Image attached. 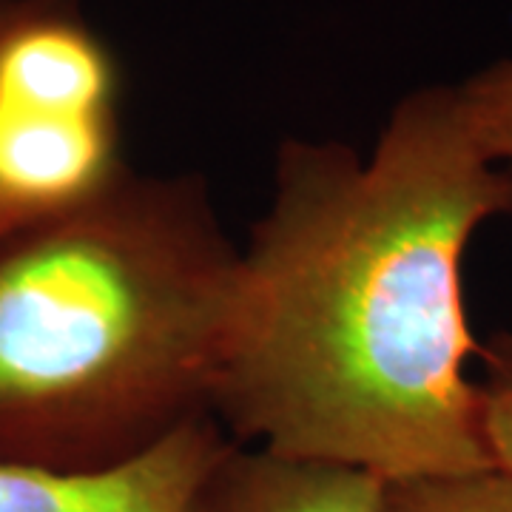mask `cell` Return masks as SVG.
Segmentation results:
<instances>
[{
  "label": "cell",
  "instance_id": "6da1fadb",
  "mask_svg": "<svg viewBox=\"0 0 512 512\" xmlns=\"http://www.w3.org/2000/svg\"><path fill=\"white\" fill-rule=\"evenodd\" d=\"M512 177L453 86L402 97L370 157L285 140L239 251L211 413L237 444L396 478L495 467L461 259Z\"/></svg>",
  "mask_w": 512,
  "mask_h": 512
},
{
  "label": "cell",
  "instance_id": "7a4b0ae2",
  "mask_svg": "<svg viewBox=\"0 0 512 512\" xmlns=\"http://www.w3.org/2000/svg\"><path fill=\"white\" fill-rule=\"evenodd\" d=\"M0 254L3 461L100 470L200 416L239 251L194 177L120 165Z\"/></svg>",
  "mask_w": 512,
  "mask_h": 512
},
{
  "label": "cell",
  "instance_id": "3957f363",
  "mask_svg": "<svg viewBox=\"0 0 512 512\" xmlns=\"http://www.w3.org/2000/svg\"><path fill=\"white\" fill-rule=\"evenodd\" d=\"M231 444L220 421L200 416L114 467L0 461V512H197L202 487Z\"/></svg>",
  "mask_w": 512,
  "mask_h": 512
},
{
  "label": "cell",
  "instance_id": "277c9868",
  "mask_svg": "<svg viewBox=\"0 0 512 512\" xmlns=\"http://www.w3.org/2000/svg\"><path fill=\"white\" fill-rule=\"evenodd\" d=\"M117 168L114 111L80 114L0 100V200L26 222L86 200Z\"/></svg>",
  "mask_w": 512,
  "mask_h": 512
},
{
  "label": "cell",
  "instance_id": "5b68a950",
  "mask_svg": "<svg viewBox=\"0 0 512 512\" xmlns=\"http://www.w3.org/2000/svg\"><path fill=\"white\" fill-rule=\"evenodd\" d=\"M0 100L52 111H114V66L77 20L15 3L0 35Z\"/></svg>",
  "mask_w": 512,
  "mask_h": 512
},
{
  "label": "cell",
  "instance_id": "8992f818",
  "mask_svg": "<svg viewBox=\"0 0 512 512\" xmlns=\"http://www.w3.org/2000/svg\"><path fill=\"white\" fill-rule=\"evenodd\" d=\"M387 478L325 458L239 447L220 458L197 512H382Z\"/></svg>",
  "mask_w": 512,
  "mask_h": 512
},
{
  "label": "cell",
  "instance_id": "52a82bcc",
  "mask_svg": "<svg viewBox=\"0 0 512 512\" xmlns=\"http://www.w3.org/2000/svg\"><path fill=\"white\" fill-rule=\"evenodd\" d=\"M382 512H512V476L490 467L453 476L396 478L384 487Z\"/></svg>",
  "mask_w": 512,
  "mask_h": 512
},
{
  "label": "cell",
  "instance_id": "ba28073f",
  "mask_svg": "<svg viewBox=\"0 0 512 512\" xmlns=\"http://www.w3.org/2000/svg\"><path fill=\"white\" fill-rule=\"evenodd\" d=\"M456 89L481 148L512 177V60L481 69Z\"/></svg>",
  "mask_w": 512,
  "mask_h": 512
},
{
  "label": "cell",
  "instance_id": "9c48e42d",
  "mask_svg": "<svg viewBox=\"0 0 512 512\" xmlns=\"http://www.w3.org/2000/svg\"><path fill=\"white\" fill-rule=\"evenodd\" d=\"M478 353L487 365L478 384L487 453L498 470L512 476V336H498Z\"/></svg>",
  "mask_w": 512,
  "mask_h": 512
},
{
  "label": "cell",
  "instance_id": "30bf717a",
  "mask_svg": "<svg viewBox=\"0 0 512 512\" xmlns=\"http://www.w3.org/2000/svg\"><path fill=\"white\" fill-rule=\"evenodd\" d=\"M12 6H15V3H12ZM12 6H3V9H0V35H3V29H6V23H9ZM23 222H26V220H23L20 214H15V211H12V208L6 205V202L0 200V239L9 237V234H12L15 228H20V225H23Z\"/></svg>",
  "mask_w": 512,
  "mask_h": 512
}]
</instances>
